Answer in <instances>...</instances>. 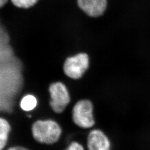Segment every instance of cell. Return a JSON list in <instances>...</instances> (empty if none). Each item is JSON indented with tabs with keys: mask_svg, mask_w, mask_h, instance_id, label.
<instances>
[{
	"mask_svg": "<svg viewBox=\"0 0 150 150\" xmlns=\"http://www.w3.org/2000/svg\"><path fill=\"white\" fill-rule=\"evenodd\" d=\"M11 126L7 121L4 118H0V150L5 147L7 142Z\"/></svg>",
	"mask_w": 150,
	"mask_h": 150,
	"instance_id": "cell-7",
	"label": "cell"
},
{
	"mask_svg": "<svg viewBox=\"0 0 150 150\" xmlns=\"http://www.w3.org/2000/svg\"><path fill=\"white\" fill-rule=\"evenodd\" d=\"M9 37L5 30L1 27L0 30V45L9 44Z\"/></svg>",
	"mask_w": 150,
	"mask_h": 150,
	"instance_id": "cell-11",
	"label": "cell"
},
{
	"mask_svg": "<svg viewBox=\"0 0 150 150\" xmlns=\"http://www.w3.org/2000/svg\"><path fill=\"white\" fill-rule=\"evenodd\" d=\"M13 57V50L9 44L0 45V58L1 62H6Z\"/></svg>",
	"mask_w": 150,
	"mask_h": 150,
	"instance_id": "cell-9",
	"label": "cell"
},
{
	"mask_svg": "<svg viewBox=\"0 0 150 150\" xmlns=\"http://www.w3.org/2000/svg\"><path fill=\"white\" fill-rule=\"evenodd\" d=\"M73 121L76 125L83 129H89L95 124L93 105L88 100H82L74 106L72 111Z\"/></svg>",
	"mask_w": 150,
	"mask_h": 150,
	"instance_id": "cell-2",
	"label": "cell"
},
{
	"mask_svg": "<svg viewBox=\"0 0 150 150\" xmlns=\"http://www.w3.org/2000/svg\"><path fill=\"white\" fill-rule=\"evenodd\" d=\"M26 149H25V148L20 146L13 147L8 149V150H25Z\"/></svg>",
	"mask_w": 150,
	"mask_h": 150,
	"instance_id": "cell-13",
	"label": "cell"
},
{
	"mask_svg": "<svg viewBox=\"0 0 150 150\" xmlns=\"http://www.w3.org/2000/svg\"><path fill=\"white\" fill-rule=\"evenodd\" d=\"M84 149L83 146L77 142H72L67 148L68 150H82Z\"/></svg>",
	"mask_w": 150,
	"mask_h": 150,
	"instance_id": "cell-12",
	"label": "cell"
},
{
	"mask_svg": "<svg viewBox=\"0 0 150 150\" xmlns=\"http://www.w3.org/2000/svg\"><path fill=\"white\" fill-rule=\"evenodd\" d=\"M87 146L90 150H108L110 148V143L108 138L102 131L94 129L88 134Z\"/></svg>",
	"mask_w": 150,
	"mask_h": 150,
	"instance_id": "cell-5",
	"label": "cell"
},
{
	"mask_svg": "<svg viewBox=\"0 0 150 150\" xmlns=\"http://www.w3.org/2000/svg\"><path fill=\"white\" fill-rule=\"evenodd\" d=\"M37 104V100L35 96L28 95L24 96L21 100V107L25 111H28L33 110Z\"/></svg>",
	"mask_w": 150,
	"mask_h": 150,
	"instance_id": "cell-8",
	"label": "cell"
},
{
	"mask_svg": "<svg viewBox=\"0 0 150 150\" xmlns=\"http://www.w3.org/2000/svg\"><path fill=\"white\" fill-rule=\"evenodd\" d=\"M49 91L51 96L50 105L54 112H63L70 102V96L67 87L60 82L50 85Z\"/></svg>",
	"mask_w": 150,
	"mask_h": 150,
	"instance_id": "cell-4",
	"label": "cell"
},
{
	"mask_svg": "<svg viewBox=\"0 0 150 150\" xmlns=\"http://www.w3.org/2000/svg\"><path fill=\"white\" fill-rule=\"evenodd\" d=\"M14 5L20 8H28L33 6L38 0H11Z\"/></svg>",
	"mask_w": 150,
	"mask_h": 150,
	"instance_id": "cell-10",
	"label": "cell"
},
{
	"mask_svg": "<svg viewBox=\"0 0 150 150\" xmlns=\"http://www.w3.org/2000/svg\"><path fill=\"white\" fill-rule=\"evenodd\" d=\"M32 135L37 142L46 144H53L59 140L62 134L61 127L52 120L37 121L33 123Z\"/></svg>",
	"mask_w": 150,
	"mask_h": 150,
	"instance_id": "cell-1",
	"label": "cell"
},
{
	"mask_svg": "<svg viewBox=\"0 0 150 150\" xmlns=\"http://www.w3.org/2000/svg\"><path fill=\"white\" fill-rule=\"evenodd\" d=\"M8 0H0V6L1 7L4 6L6 4Z\"/></svg>",
	"mask_w": 150,
	"mask_h": 150,
	"instance_id": "cell-14",
	"label": "cell"
},
{
	"mask_svg": "<svg viewBox=\"0 0 150 150\" xmlns=\"http://www.w3.org/2000/svg\"><path fill=\"white\" fill-rule=\"evenodd\" d=\"M79 7L89 16L96 17L104 12L107 0H78Z\"/></svg>",
	"mask_w": 150,
	"mask_h": 150,
	"instance_id": "cell-6",
	"label": "cell"
},
{
	"mask_svg": "<svg viewBox=\"0 0 150 150\" xmlns=\"http://www.w3.org/2000/svg\"><path fill=\"white\" fill-rule=\"evenodd\" d=\"M89 64V60L87 54L80 53L67 58L64 65L65 74L73 79H78L83 76Z\"/></svg>",
	"mask_w": 150,
	"mask_h": 150,
	"instance_id": "cell-3",
	"label": "cell"
}]
</instances>
